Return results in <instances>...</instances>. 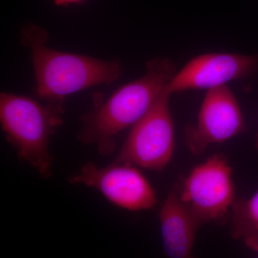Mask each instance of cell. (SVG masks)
<instances>
[{
  "mask_svg": "<svg viewBox=\"0 0 258 258\" xmlns=\"http://www.w3.org/2000/svg\"><path fill=\"white\" fill-rule=\"evenodd\" d=\"M69 181L94 188L111 203L129 211L150 210L157 205L152 185L137 166L130 164L113 162L99 168L87 163Z\"/></svg>",
  "mask_w": 258,
  "mask_h": 258,
  "instance_id": "6",
  "label": "cell"
},
{
  "mask_svg": "<svg viewBox=\"0 0 258 258\" xmlns=\"http://www.w3.org/2000/svg\"><path fill=\"white\" fill-rule=\"evenodd\" d=\"M176 191L200 225H222L236 200L230 163L222 154H213L195 166Z\"/></svg>",
  "mask_w": 258,
  "mask_h": 258,
  "instance_id": "5",
  "label": "cell"
},
{
  "mask_svg": "<svg viewBox=\"0 0 258 258\" xmlns=\"http://www.w3.org/2000/svg\"><path fill=\"white\" fill-rule=\"evenodd\" d=\"M176 72L175 64L169 59L149 60L142 77L118 88L83 117L80 140L96 145L101 154L113 152L115 136L133 126L149 111Z\"/></svg>",
  "mask_w": 258,
  "mask_h": 258,
  "instance_id": "2",
  "label": "cell"
},
{
  "mask_svg": "<svg viewBox=\"0 0 258 258\" xmlns=\"http://www.w3.org/2000/svg\"><path fill=\"white\" fill-rule=\"evenodd\" d=\"M245 128L238 101L225 85L207 91L196 123L185 130V143L194 155L200 156L211 144L227 142Z\"/></svg>",
  "mask_w": 258,
  "mask_h": 258,
  "instance_id": "7",
  "label": "cell"
},
{
  "mask_svg": "<svg viewBox=\"0 0 258 258\" xmlns=\"http://www.w3.org/2000/svg\"><path fill=\"white\" fill-rule=\"evenodd\" d=\"M159 217L166 254L171 258L191 257L197 232L201 225L176 190L166 197Z\"/></svg>",
  "mask_w": 258,
  "mask_h": 258,
  "instance_id": "9",
  "label": "cell"
},
{
  "mask_svg": "<svg viewBox=\"0 0 258 258\" xmlns=\"http://www.w3.org/2000/svg\"><path fill=\"white\" fill-rule=\"evenodd\" d=\"M231 235L246 241L258 237V189L248 199H236L232 205Z\"/></svg>",
  "mask_w": 258,
  "mask_h": 258,
  "instance_id": "10",
  "label": "cell"
},
{
  "mask_svg": "<svg viewBox=\"0 0 258 258\" xmlns=\"http://www.w3.org/2000/svg\"><path fill=\"white\" fill-rule=\"evenodd\" d=\"M164 91L152 108L132 126L114 163L160 171L170 162L175 149V128Z\"/></svg>",
  "mask_w": 258,
  "mask_h": 258,
  "instance_id": "4",
  "label": "cell"
},
{
  "mask_svg": "<svg viewBox=\"0 0 258 258\" xmlns=\"http://www.w3.org/2000/svg\"><path fill=\"white\" fill-rule=\"evenodd\" d=\"M57 6H69L71 5H77L83 3L86 0H52Z\"/></svg>",
  "mask_w": 258,
  "mask_h": 258,
  "instance_id": "11",
  "label": "cell"
},
{
  "mask_svg": "<svg viewBox=\"0 0 258 258\" xmlns=\"http://www.w3.org/2000/svg\"><path fill=\"white\" fill-rule=\"evenodd\" d=\"M255 148H256V149H257V151L258 152V133L257 134V137H256Z\"/></svg>",
  "mask_w": 258,
  "mask_h": 258,
  "instance_id": "13",
  "label": "cell"
},
{
  "mask_svg": "<svg viewBox=\"0 0 258 258\" xmlns=\"http://www.w3.org/2000/svg\"><path fill=\"white\" fill-rule=\"evenodd\" d=\"M21 40L31 52L37 96L47 104L62 108L70 95L99 85L113 84L121 75L118 60H100L52 50L47 46V32L36 25L25 27Z\"/></svg>",
  "mask_w": 258,
  "mask_h": 258,
  "instance_id": "1",
  "label": "cell"
},
{
  "mask_svg": "<svg viewBox=\"0 0 258 258\" xmlns=\"http://www.w3.org/2000/svg\"><path fill=\"white\" fill-rule=\"evenodd\" d=\"M63 109L42 105L28 96L3 92L0 95V121L7 139L18 157L42 177L51 175V137L62 123Z\"/></svg>",
  "mask_w": 258,
  "mask_h": 258,
  "instance_id": "3",
  "label": "cell"
},
{
  "mask_svg": "<svg viewBox=\"0 0 258 258\" xmlns=\"http://www.w3.org/2000/svg\"><path fill=\"white\" fill-rule=\"evenodd\" d=\"M244 243L249 249L254 251L258 254V237L257 238L252 239V240L246 241Z\"/></svg>",
  "mask_w": 258,
  "mask_h": 258,
  "instance_id": "12",
  "label": "cell"
},
{
  "mask_svg": "<svg viewBox=\"0 0 258 258\" xmlns=\"http://www.w3.org/2000/svg\"><path fill=\"white\" fill-rule=\"evenodd\" d=\"M258 69V56L217 52L194 57L177 71L166 91L173 93L189 90L220 87L253 74Z\"/></svg>",
  "mask_w": 258,
  "mask_h": 258,
  "instance_id": "8",
  "label": "cell"
}]
</instances>
